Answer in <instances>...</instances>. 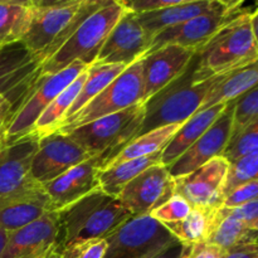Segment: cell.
I'll list each match as a JSON object with an SVG mask.
<instances>
[{"instance_id":"2e32d148","label":"cell","mask_w":258,"mask_h":258,"mask_svg":"<svg viewBox=\"0 0 258 258\" xmlns=\"http://www.w3.org/2000/svg\"><path fill=\"white\" fill-rule=\"evenodd\" d=\"M150 40L134 13L126 12L108 34L95 63L123 64L126 67L146 54Z\"/></svg>"},{"instance_id":"ffe728a7","label":"cell","mask_w":258,"mask_h":258,"mask_svg":"<svg viewBox=\"0 0 258 258\" xmlns=\"http://www.w3.org/2000/svg\"><path fill=\"white\" fill-rule=\"evenodd\" d=\"M33 134L0 148V197L22 186L30 176V165L38 149Z\"/></svg>"},{"instance_id":"836d02e7","label":"cell","mask_w":258,"mask_h":258,"mask_svg":"<svg viewBox=\"0 0 258 258\" xmlns=\"http://www.w3.org/2000/svg\"><path fill=\"white\" fill-rule=\"evenodd\" d=\"M256 153H258V122L251 125L238 135L229 138L221 156L228 163H233Z\"/></svg>"},{"instance_id":"44dd1931","label":"cell","mask_w":258,"mask_h":258,"mask_svg":"<svg viewBox=\"0 0 258 258\" xmlns=\"http://www.w3.org/2000/svg\"><path fill=\"white\" fill-rule=\"evenodd\" d=\"M226 106L227 103L212 106L206 110L197 111L191 117H189L161 151V165L169 168L179 156L183 155L213 125Z\"/></svg>"},{"instance_id":"7402d4cb","label":"cell","mask_w":258,"mask_h":258,"mask_svg":"<svg viewBox=\"0 0 258 258\" xmlns=\"http://www.w3.org/2000/svg\"><path fill=\"white\" fill-rule=\"evenodd\" d=\"M214 4L216 0H181L174 7L135 15L148 39L151 42V39L164 29L188 22L208 12Z\"/></svg>"},{"instance_id":"5b68a950","label":"cell","mask_w":258,"mask_h":258,"mask_svg":"<svg viewBox=\"0 0 258 258\" xmlns=\"http://www.w3.org/2000/svg\"><path fill=\"white\" fill-rule=\"evenodd\" d=\"M144 116L145 102H140L73 128L67 134L92 158L101 159L103 170L128 143L138 138Z\"/></svg>"},{"instance_id":"f546056e","label":"cell","mask_w":258,"mask_h":258,"mask_svg":"<svg viewBox=\"0 0 258 258\" xmlns=\"http://www.w3.org/2000/svg\"><path fill=\"white\" fill-rule=\"evenodd\" d=\"M256 242L257 231H252L236 218L227 216L222 207L217 209L216 223L211 236L207 239V243L214 244L224 252L238 244L256 243Z\"/></svg>"},{"instance_id":"d6986e66","label":"cell","mask_w":258,"mask_h":258,"mask_svg":"<svg viewBox=\"0 0 258 258\" xmlns=\"http://www.w3.org/2000/svg\"><path fill=\"white\" fill-rule=\"evenodd\" d=\"M101 170V159L91 158L90 160L83 161L70 169L54 180L43 184V188L47 191L52 203L53 212L62 211L100 189L98 174Z\"/></svg>"},{"instance_id":"d590c367","label":"cell","mask_w":258,"mask_h":258,"mask_svg":"<svg viewBox=\"0 0 258 258\" xmlns=\"http://www.w3.org/2000/svg\"><path fill=\"white\" fill-rule=\"evenodd\" d=\"M35 58L32 53L23 45L22 42L5 45L0 48V76L7 75L13 71L22 68Z\"/></svg>"},{"instance_id":"7c38bea8","label":"cell","mask_w":258,"mask_h":258,"mask_svg":"<svg viewBox=\"0 0 258 258\" xmlns=\"http://www.w3.org/2000/svg\"><path fill=\"white\" fill-rule=\"evenodd\" d=\"M228 166L229 163L222 156L212 159L197 170L174 179V194L183 197L191 208H221Z\"/></svg>"},{"instance_id":"f35d334b","label":"cell","mask_w":258,"mask_h":258,"mask_svg":"<svg viewBox=\"0 0 258 258\" xmlns=\"http://www.w3.org/2000/svg\"><path fill=\"white\" fill-rule=\"evenodd\" d=\"M258 201V180L249 181L244 185L232 190L223 199V208H237L249 202Z\"/></svg>"},{"instance_id":"ab89813d","label":"cell","mask_w":258,"mask_h":258,"mask_svg":"<svg viewBox=\"0 0 258 258\" xmlns=\"http://www.w3.org/2000/svg\"><path fill=\"white\" fill-rule=\"evenodd\" d=\"M224 213L243 223L247 228L258 231V201L249 202L237 208H223Z\"/></svg>"},{"instance_id":"1f68e13d","label":"cell","mask_w":258,"mask_h":258,"mask_svg":"<svg viewBox=\"0 0 258 258\" xmlns=\"http://www.w3.org/2000/svg\"><path fill=\"white\" fill-rule=\"evenodd\" d=\"M258 176V153L251 154L248 156L238 159V160L229 163L228 170H227L226 179L223 184V199L234 189L249 183V181L257 180Z\"/></svg>"},{"instance_id":"30bf717a","label":"cell","mask_w":258,"mask_h":258,"mask_svg":"<svg viewBox=\"0 0 258 258\" xmlns=\"http://www.w3.org/2000/svg\"><path fill=\"white\" fill-rule=\"evenodd\" d=\"M81 4L82 0L35 2L29 27L20 42L40 64L47 58L50 47L67 29Z\"/></svg>"},{"instance_id":"ac0fdd59","label":"cell","mask_w":258,"mask_h":258,"mask_svg":"<svg viewBox=\"0 0 258 258\" xmlns=\"http://www.w3.org/2000/svg\"><path fill=\"white\" fill-rule=\"evenodd\" d=\"M196 52L180 45L169 44L141 58L144 102L178 78L190 63Z\"/></svg>"},{"instance_id":"603a6c76","label":"cell","mask_w":258,"mask_h":258,"mask_svg":"<svg viewBox=\"0 0 258 258\" xmlns=\"http://www.w3.org/2000/svg\"><path fill=\"white\" fill-rule=\"evenodd\" d=\"M257 62L241 68V70L233 71V72H229L227 75H222L219 80L214 83L213 87L209 90V92L207 93L198 111L237 100L242 95L251 91L252 88L257 87Z\"/></svg>"},{"instance_id":"74e56055","label":"cell","mask_w":258,"mask_h":258,"mask_svg":"<svg viewBox=\"0 0 258 258\" xmlns=\"http://www.w3.org/2000/svg\"><path fill=\"white\" fill-rule=\"evenodd\" d=\"M39 68L40 63L37 59H34L28 63V64L23 66L22 68H18L13 72L0 76V96L7 95L10 91L14 90L15 87H18L20 83L34 76L39 71Z\"/></svg>"},{"instance_id":"52a82bcc","label":"cell","mask_w":258,"mask_h":258,"mask_svg":"<svg viewBox=\"0 0 258 258\" xmlns=\"http://www.w3.org/2000/svg\"><path fill=\"white\" fill-rule=\"evenodd\" d=\"M247 12L248 10L242 8L241 2L216 0V4L208 12L175 27L164 29L163 32L156 34L151 39L146 53L154 52L169 44L180 45L197 52L204 44H207L224 25Z\"/></svg>"},{"instance_id":"bcb514c9","label":"cell","mask_w":258,"mask_h":258,"mask_svg":"<svg viewBox=\"0 0 258 258\" xmlns=\"http://www.w3.org/2000/svg\"><path fill=\"white\" fill-rule=\"evenodd\" d=\"M44 258H62V256H60L59 252L57 251V248H54V249H52L50 252H48L47 256H45Z\"/></svg>"},{"instance_id":"cb8c5ba5","label":"cell","mask_w":258,"mask_h":258,"mask_svg":"<svg viewBox=\"0 0 258 258\" xmlns=\"http://www.w3.org/2000/svg\"><path fill=\"white\" fill-rule=\"evenodd\" d=\"M126 66L123 64H101V63H93L87 68V77L83 82L81 91L78 92L75 102L72 103L68 112L62 118L59 123L54 127L57 131L64 122H67L70 118H72L80 110H82L88 102L93 100L97 95H100L116 77L121 75L126 70ZM50 133V134H52Z\"/></svg>"},{"instance_id":"ee69618b","label":"cell","mask_w":258,"mask_h":258,"mask_svg":"<svg viewBox=\"0 0 258 258\" xmlns=\"http://www.w3.org/2000/svg\"><path fill=\"white\" fill-rule=\"evenodd\" d=\"M189 249H190V246H186V244L176 241L153 258H185L188 256Z\"/></svg>"},{"instance_id":"e575fe53","label":"cell","mask_w":258,"mask_h":258,"mask_svg":"<svg viewBox=\"0 0 258 258\" xmlns=\"http://www.w3.org/2000/svg\"><path fill=\"white\" fill-rule=\"evenodd\" d=\"M190 204L183 197L174 194L165 203L154 209L149 216L161 224H170L183 221L190 213Z\"/></svg>"},{"instance_id":"e0dca14e","label":"cell","mask_w":258,"mask_h":258,"mask_svg":"<svg viewBox=\"0 0 258 258\" xmlns=\"http://www.w3.org/2000/svg\"><path fill=\"white\" fill-rule=\"evenodd\" d=\"M59 218L57 212L44 214L17 231L9 232L0 258H44L57 248Z\"/></svg>"},{"instance_id":"d4e9b609","label":"cell","mask_w":258,"mask_h":258,"mask_svg":"<svg viewBox=\"0 0 258 258\" xmlns=\"http://www.w3.org/2000/svg\"><path fill=\"white\" fill-rule=\"evenodd\" d=\"M160 156L161 153H156L153 155L145 156V158L133 159V160L107 166L98 174L100 190L113 198H118L122 189L134 178H136L139 174H141L150 166L160 164Z\"/></svg>"},{"instance_id":"4316f807","label":"cell","mask_w":258,"mask_h":258,"mask_svg":"<svg viewBox=\"0 0 258 258\" xmlns=\"http://www.w3.org/2000/svg\"><path fill=\"white\" fill-rule=\"evenodd\" d=\"M35 2H0V48L22 40Z\"/></svg>"},{"instance_id":"3957f363","label":"cell","mask_w":258,"mask_h":258,"mask_svg":"<svg viewBox=\"0 0 258 258\" xmlns=\"http://www.w3.org/2000/svg\"><path fill=\"white\" fill-rule=\"evenodd\" d=\"M57 213L59 218L58 252L76 242L105 239L133 218L118 198L107 196L100 189Z\"/></svg>"},{"instance_id":"5bb4252c","label":"cell","mask_w":258,"mask_h":258,"mask_svg":"<svg viewBox=\"0 0 258 258\" xmlns=\"http://www.w3.org/2000/svg\"><path fill=\"white\" fill-rule=\"evenodd\" d=\"M53 212L42 184L30 178L12 193L0 197V228L17 231Z\"/></svg>"},{"instance_id":"8992f818","label":"cell","mask_w":258,"mask_h":258,"mask_svg":"<svg viewBox=\"0 0 258 258\" xmlns=\"http://www.w3.org/2000/svg\"><path fill=\"white\" fill-rule=\"evenodd\" d=\"M140 102H144V85L141 59H139L128 66L100 95L96 96L72 118L63 123L57 131L67 134L73 128L120 112Z\"/></svg>"},{"instance_id":"f6af8a7d","label":"cell","mask_w":258,"mask_h":258,"mask_svg":"<svg viewBox=\"0 0 258 258\" xmlns=\"http://www.w3.org/2000/svg\"><path fill=\"white\" fill-rule=\"evenodd\" d=\"M8 236H9V232L0 228V256H2L3 251H4L5 248V244H7V241H8Z\"/></svg>"},{"instance_id":"b9f144b4","label":"cell","mask_w":258,"mask_h":258,"mask_svg":"<svg viewBox=\"0 0 258 258\" xmlns=\"http://www.w3.org/2000/svg\"><path fill=\"white\" fill-rule=\"evenodd\" d=\"M223 251L214 244L202 242L190 246L188 256L185 258H222Z\"/></svg>"},{"instance_id":"d6a6232c","label":"cell","mask_w":258,"mask_h":258,"mask_svg":"<svg viewBox=\"0 0 258 258\" xmlns=\"http://www.w3.org/2000/svg\"><path fill=\"white\" fill-rule=\"evenodd\" d=\"M256 122H258V90L254 87L234 101L229 138L238 135Z\"/></svg>"},{"instance_id":"ba28073f","label":"cell","mask_w":258,"mask_h":258,"mask_svg":"<svg viewBox=\"0 0 258 258\" xmlns=\"http://www.w3.org/2000/svg\"><path fill=\"white\" fill-rule=\"evenodd\" d=\"M105 241L103 258H153L178 239L148 214L128 219Z\"/></svg>"},{"instance_id":"9c48e42d","label":"cell","mask_w":258,"mask_h":258,"mask_svg":"<svg viewBox=\"0 0 258 258\" xmlns=\"http://www.w3.org/2000/svg\"><path fill=\"white\" fill-rule=\"evenodd\" d=\"M87 68V66L83 63L75 62L54 75H39L33 92L18 110L10 125L8 126L4 145L29 135L48 105Z\"/></svg>"},{"instance_id":"8d00e7d4","label":"cell","mask_w":258,"mask_h":258,"mask_svg":"<svg viewBox=\"0 0 258 258\" xmlns=\"http://www.w3.org/2000/svg\"><path fill=\"white\" fill-rule=\"evenodd\" d=\"M106 248L105 239H88L68 244L59 253L62 258H103Z\"/></svg>"},{"instance_id":"7a4b0ae2","label":"cell","mask_w":258,"mask_h":258,"mask_svg":"<svg viewBox=\"0 0 258 258\" xmlns=\"http://www.w3.org/2000/svg\"><path fill=\"white\" fill-rule=\"evenodd\" d=\"M257 10L239 15L197 50L203 77L227 75L257 62Z\"/></svg>"},{"instance_id":"4dcf8cb0","label":"cell","mask_w":258,"mask_h":258,"mask_svg":"<svg viewBox=\"0 0 258 258\" xmlns=\"http://www.w3.org/2000/svg\"><path fill=\"white\" fill-rule=\"evenodd\" d=\"M39 73L40 68L34 76L20 83L18 87L10 91L9 93L0 96V148H3L5 144V133H7L8 126L10 125L18 110L22 107L23 103L25 102V100L29 97V95L34 90Z\"/></svg>"},{"instance_id":"277c9868","label":"cell","mask_w":258,"mask_h":258,"mask_svg":"<svg viewBox=\"0 0 258 258\" xmlns=\"http://www.w3.org/2000/svg\"><path fill=\"white\" fill-rule=\"evenodd\" d=\"M125 13L118 0H108L107 4L91 14L77 28L52 57L40 64L39 75H54L75 62H81L87 67L93 64L108 34Z\"/></svg>"},{"instance_id":"83f0119b","label":"cell","mask_w":258,"mask_h":258,"mask_svg":"<svg viewBox=\"0 0 258 258\" xmlns=\"http://www.w3.org/2000/svg\"><path fill=\"white\" fill-rule=\"evenodd\" d=\"M181 127V125H168L163 127L154 128L149 133L139 135L128 143L110 163L107 166L115 165V164L123 163V161L133 160V159L145 158V156L153 155V154L161 153L163 149L168 145L176 131ZM106 166V168H107Z\"/></svg>"},{"instance_id":"60d3db41","label":"cell","mask_w":258,"mask_h":258,"mask_svg":"<svg viewBox=\"0 0 258 258\" xmlns=\"http://www.w3.org/2000/svg\"><path fill=\"white\" fill-rule=\"evenodd\" d=\"M126 12L134 13V14H144V13L155 12V10L165 9V8L174 7L179 4L181 0H118Z\"/></svg>"},{"instance_id":"7bdbcfd3","label":"cell","mask_w":258,"mask_h":258,"mask_svg":"<svg viewBox=\"0 0 258 258\" xmlns=\"http://www.w3.org/2000/svg\"><path fill=\"white\" fill-rule=\"evenodd\" d=\"M222 258H258V246L256 243H243L234 246L223 252Z\"/></svg>"},{"instance_id":"4fadbf2b","label":"cell","mask_w":258,"mask_h":258,"mask_svg":"<svg viewBox=\"0 0 258 258\" xmlns=\"http://www.w3.org/2000/svg\"><path fill=\"white\" fill-rule=\"evenodd\" d=\"M174 196V179L161 164L150 166L134 178L118 196L133 218L148 216Z\"/></svg>"},{"instance_id":"f1b7e54d","label":"cell","mask_w":258,"mask_h":258,"mask_svg":"<svg viewBox=\"0 0 258 258\" xmlns=\"http://www.w3.org/2000/svg\"><path fill=\"white\" fill-rule=\"evenodd\" d=\"M87 77V70L83 71L68 87H66L52 102L48 105V107L43 111L42 115L35 122L34 127H33L32 133L37 138H43V136L48 135L54 130L55 126L62 121L66 113L71 108L72 103L75 102L76 97H77L78 92L81 91L83 82Z\"/></svg>"},{"instance_id":"8fae6325","label":"cell","mask_w":258,"mask_h":258,"mask_svg":"<svg viewBox=\"0 0 258 258\" xmlns=\"http://www.w3.org/2000/svg\"><path fill=\"white\" fill-rule=\"evenodd\" d=\"M91 158L68 134L55 131L38 141L37 153L30 165V176L43 185Z\"/></svg>"},{"instance_id":"6da1fadb","label":"cell","mask_w":258,"mask_h":258,"mask_svg":"<svg viewBox=\"0 0 258 258\" xmlns=\"http://www.w3.org/2000/svg\"><path fill=\"white\" fill-rule=\"evenodd\" d=\"M219 77H203L198 71V58L194 54L178 78L145 101V116L139 135L163 126L183 125L201 108L204 97Z\"/></svg>"},{"instance_id":"484cf974","label":"cell","mask_w":258,"mask_h":258,"mask_svg":"<svg viewBox=\"0 0 258 258\" xmlns=\"http://www.w3.org/2000/svg\"><path fill=\"white\" fill-rule=\"evenodd\" d=\"M217 209L191 208L183 221L164 226L180 243L186 246L207 242L216 223Z\"/></svg>"},{"instance_id":"9a60e30c","label":"cell","mask_w":258,"mask_h":258,"mask_svg":"<svg viewBox=\"0 0 258 258\" xmlns=\"http://www.w3.org/2000/svg\"><path fill=\"white\" fill-rule=\"evenodd\" d=\"M234 101L227 103L226 108L222 111L213 125L169 166L168 171L171 178L176 179L186 175L212 159L222 155L231 136Z\"/></svg>"}]
</instances>
